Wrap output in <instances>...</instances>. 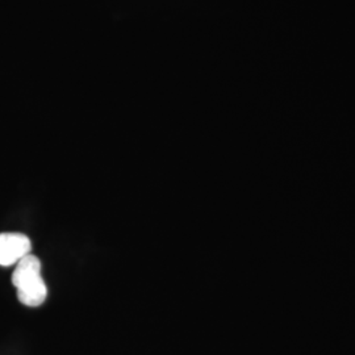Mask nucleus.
I'll list each match as a JSON object with an SVG mask.
<instances>
[{
	"label": "nucleus",
	"instance_id": "obj_2",
	"mask_svg": "<svg viewBox=\"0 0 355 355\" xmlns=\"http://www.w3.org/2000/svg\"><path fill=\"white\" fill-rule=\"evenodd\" d=\"M32 243L23 233H0V266H13L31 254Z\"/></svg>",
	"mask_w": 355,
	"mask_h": 355
},
{
	"label": "nucleus",
	"instance_id": "obj_1",
	"mask_svg": "<svg viewBox=\"0 0 355 355\" xmlns=\"http://www.w3.org/2000/svg\"><path fill=\"white\" fill-rule=\"evenodd\" d=\"M12 284L21 304L35 308L46 300L48 287L41 275V262L33 254H28L15 265Z\"/></svg>",
	"mask_w": 355,
	"mask_h": 355
}]
</instances>
